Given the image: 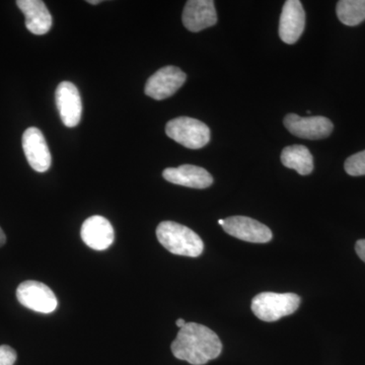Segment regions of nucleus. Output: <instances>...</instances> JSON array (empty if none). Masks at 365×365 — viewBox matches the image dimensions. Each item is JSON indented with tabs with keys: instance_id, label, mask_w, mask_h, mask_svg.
Masks as SVG:
<instances>
[{
	"instance_id": "3",
	"label": "nucleus",
	"mask_w": 365,
	"mask_h": 365,
	"mask_svg": "<svg viewBox=\"0 0 365 365\" xmlns=\"http://www.w3.org/2000/svg\"><path fill=\"white\" fill-rule=\"evenodd\" d=\"M300 304V297L295 294L262 292L252 302V311L264 322L278 321L294 314Z\"/></svg>"
},
{
	"instance_id": "2",
	"label": "nucleus",
	"mask_w": 365,
	"mask_h": 365,
	"mask_svg": "<svg viewBox=\"0 0 365 365\" xmlns=\"http://www.w3.org/2000/svg\"><path fill=\"white\" fill-rule=\"evenodd\" d=\"M158 242L170 253L178 256L196 257L203 253L204 244L201 237L185 225L174 222H163L157 228Z\"/></svg>"
},
{
	"instance_id": "24",
	"label": "nucleus",
	"mask_w": 365,
	"mask_h": 365,
	"mask_svg": "<svg viewBox=\"0 0 365 365\" xmlns=\"http://www.w3.org/2000/svg\"><path fill=\"white\" fill-rule=\"evenodd\" d=\"M218 223H220V225H222V227L223 223H225V220H218Z\"/></svg>"
},
{
	"instance_id": "9",
	"label": "nucleus",
	"mask_w": 365,
	"mask_h": 365,
	"mask_svg": "<svg viewBox=\"0 0 365 365\" xmlns=\"http://www.w3.org/2000/svg\"><path fill=\"white\" fill-rule=\"evenodd\" d=\"M24 153L29 165L38 173H45L51 167V153L40 129L30 127L23 134Z\"/></svg>"
},
{
	"instance_id": "17",
	"label": "nucleus",
	"mask_w": 365,
	"mask_h": 365,
	"mask_svg": "<svg viewBox=\"0 0 365 365\" xmlns=\"http://www.w3.org/2000/svg\"><path fill=\"white\" fill-rule=\"evenodd\" d=\"M336 11L338 19L345 26L359 25L365 21V0H340Z\"/></svg>"
},
{
	"instance_id": "23",
	"label": "nucleus",
	"mask_w": 365,
	"mask_h": 365,
	"mask_svg": "<svg viewBox=\"0 0 365 365\" xmlns=\"http://www.w3.org/2000/svg\"><path fill=\"white\" fill-rule=\"evenodd\" d=\"M88 4H100V0H88Z\"/></svg>"
},
{
	"instance_id": "13",
	"label": "nucleus",
	"mask_w": 365,
	"mask_h": 365,
	"mask_svg": "<svg viewBox=\"0 0 365 365\" xmlns=\"http://www.w3.org/2000/svg\"><path fill=\"white\" fill-rule=\"evenodd\" d=\"M81 239L86 246L97 251H104L114 242L115 234L111 222L104 216L93 215L83 223Z\"/></svg>"
},
{
	"instance_id": "6",
	"label": "nucleus",
	"mask_w": 365,
	"mask_h": 365,
	"mask_svg": "<svg viewBox=\"0 0 365 365\" xmlns=\"http://www.w3.org/2000/svg\"><path fill=\"white\" fill-rule=\"evenodd\" d=\"M186 79V73L178 67H163L148 78L144 91L146 96L153 98V100H165L176 93V91L184 85Z\"/></svg>"
},
{
	"instance_id": "20",
	"label": "nucleus",
	"mask_w": 365,
	"mask_h": 365,
	"mask_svg": "<svg viewBox=\"0 0 365 365\" xmlns=\"http://www.w3.org/2000/svg\"><path fill=\"white\" fill-rule=\"evenodd\" d=\"M355 251L360 259L365 263V240H359L355 245Z\"/></svg>"
},
{
	"instance_id": "19",
	"label": "nucleus",
	"mask_w": 365,
	"mask_h": 365,
	"mask_svg": "<svg viewBox=\"0 0 365 365\" xmlns=\"http://www.w3.org/2000/svg\"><path fill=\"white\" fill-rule=\"evenodd\" d=\"M16 360V352L11 346H0V365H14Z\"/></svg>"
},
{
	"instance_id": "12",
	"label": "nucleus",
	"mask_w": 365,
	"mask_h": 365,
	"mask_svg": "<svg viewBox=\"0 0 365 365\" xmlns=\"http://www.w3.org/2000/svg\"><path fill=\"white\" fill-rule=\"evenodd\" d=\"M217 23L212 0H189L182 11V24L190 32H200Z\"/></svg>"
},
{
	"instance_id": "7",
	"label": "nucleus",
	"mask_w": 365,
	"mask_h": 365,
	"mask_svg": "<svg viewBox=\"0 0 365 365\" xmlns=\"http://www.w3.org/2000/svg\"><path fill=\"white\" fill-rule=\"evenodd\" d=\"M223 230L242 241L265 244L272 240V232L263 223L247 216H232L225 220Z\"/></svg>"
},
{
	"instance_id": "5",
	"label": "nucleus",
	"mask_w": 365,
	"mask_h": 365,
	"mask_svg": "<svg viewBox=\"0 0 365 365\" xmlns=\"http://www.w3.org/2000/svg\"><path fill=\"white\" fill-rule=\"evenodd\" d=\"M16 299L21 306L41 314H51L58 307V300L51 288L39 281L21 283L16 289Z\"/></svg>"
},
{
	"instance_id": "1",
	"label": "nucleus",
	"mask_w": 365,
	"mask_h": 365,
	"mask_svg": "<svg viewBox=\"0 0 365 365\" xmlns=\"http://www.w3.org/2000/svg\"><path fill=\"white\" fill-rule=\"evenodd\" d=\"M222 351V343L216 333L197 323H187L172 343L174 356L193 365L206 364Z\"/></svg>"
},
{
	"instance_id": "11",
	"label": "nucleus",
	"mask_w": 365,
	"mask_h": 365,
	"mask_svg": "<svg viewBox=\"0 0 365 365\" xmlns=\"http://www.w3.org/2000/svg\"><path fill=\"white\" fill-rule=\"evenodd\" d=\"M306 26V13L299 0H287L283 6L279 21V37L292 45L299 39Z\"/></svg>"
},
{
	"instance_id": "14",
	"label": "nucleus",
	"mask_w": 365,
	"mask_h": 365,
	"mask_svg": "<svg viewBox=\"0 0 365 365\" xmlns=\"http://www.w3.org/2000/svg\"><path fill=\"white\" fill-rule=\"evenodd\" d=\"M163 177L172 184L194 189L208 188L213 182V178L207 170L192 165L165 169L163 170Z\"/></svg>"
},
{
	"instance_id": "10",
	"label": "nucleus",
	"mask_w": 365,
	"mask_h": 365,
	"mask_svg": "<svg viewBox=\"0 0 365 365\" xmlns=\"http://www.w3.org/2000/svg\"><path fill=\"white\" fill-rule=\"evenodd\" d=\"M60 118L66 127L78 126L83 114V105L78 88L69 81L60 83L55 93Z\"/></svg>"
},
{
	"instance_id": "18",
	"label": "nucleus",
	"mask_w": 365,
	"mask_h": 365,
	"mask_svg": "<svg viewBox=\"0 0 365 365\" xmlns=\"http://www.w3.org/2000/svg\"><path fill=\"white\" fill-rule=\"evenodd\" d=\"M346 173L350 176L359 177L365 175V150L355 153L346 160Z\"/></svg>"
},
{
	"instance_id": "22",
	"label": "nucleus",
	"mask_w": 365,
	"mask_h": 365,
	"mask_svg": "<svg viewBox=\"0 0 365 365\" xmlns=\"http://www.w3.org/2000/svg\"><path fill=\"white\" fill-rule=\"evenodd\" d=\"M186 322L184 321L182 319H179L176 322V325L179 327L180 329L182 328L185 325H186Z\"/></svg>"
},
{
	"instance_id": "4",
	"label": "nucleus",
	"mask_w": 365,
	"mask_h": 365,
	"mask_svg": "<svg viewBox=\"0 0 365 365\" xmlns=\"http://www.w3.org/2000/svg\"><path fill=\"white\" fill-rule=\"evenodd\" d=\"M165 133L189 150H199L210 141V129L207 125L194 118L179 117L170 120L165 126Z\"/></svg>"
},
{
	"instance_id": "16",
	"label": "nucleus",
	"mask_w": 365,
	"mask_h": 365,
	"mask_svg": "<svg viewBox=\"0 0 365 365\" xmlns=\"http://www.w3.org/2000/svg\"><path fill=\"white\" fill-rule=\"evenodd\" d=\"M281 163L288 169L297 170L302 176L311 174L314 170V158L304 145H290L281 153Z\"/></svg>"
},
{
	"instance_id": "15",
	"label": "nucleus",
	"mask_w": 365,
	"mask_h": 365,
	"mask_svg": "<svg viewBox=\"0 0 365 365\" xmlns=\"http://www.w3.org/2000/svg\"><path fill=\"white\" fill-rule=\"evenodd\" d=\"M16 6L25 14L26 26L34 35L42 36L52 26V16L42 0H18Z\"/></svg>"
},
{
	"instance_id": "8",
	"label": "nucleus",
	"mask_w": 365,
	"mask_h": 365,
	"mask_svg": "<svg viewBox=\"0 0 365 365\" xmlns=\"http://www.w3.org/2000/svg\"><path fill=\"white\" fill-rule=\"evenodd\" d=\"M284 126L294 135L311 140L326 138L332 133L334 129V125L328 118L300 117L297 114L287 115Z\"/></svg>"
},
{
	"instance_id": "21",
	"label": "nucleus",
	"mask_w": 365,
	"mask_h": 365,
	"mask_svg": "<svg viewBox=\"0 0 365 365\" xmlns=\"http://www.w3.org/2000/svg\"><path fill=\"white\" fill-rule=\"evenodd\" d=\"M6 234H4V230H2V228L0 227V248H1V247L4 246V245L6 244Z\"/></svg>"
}]
</instances>
